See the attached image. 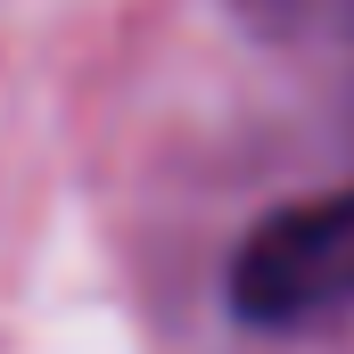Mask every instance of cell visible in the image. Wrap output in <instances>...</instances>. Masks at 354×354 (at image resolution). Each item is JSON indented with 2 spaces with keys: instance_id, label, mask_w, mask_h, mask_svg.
I'll return each mask as SVG.
<instances>
[{
  "instance_id": "1",
  "label": "cell",
  "mask_w": 354,
  "mask_h": 354,
  "mask_svg": "<svg viewBox=\"0 0 354 354\" xmlns=\"http://www.w3.org/2000/svg\"><path fill=\"white\" fill-rule=\"evenodd\" d=\"M231 305H239V322H264V330L346 313L354 305V181L256 223V239L231 256Z\"/></svg>"
}]
</instances>
